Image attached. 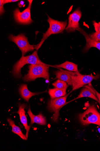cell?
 Segmentation results:
<instances>
[{
	"mask_svg": "<svg viewBox=\"0 0 100 151\" xmlns=\"http://www.w3.org/2000/svg\"><path fill=\"white\" fill-rule=\"evenodd\" d=\"M27 64L47 65L41 61L38 57L37 51H35L30 55L22 56L14 65L12 71L14 77L16 78H21L22 76L21 68Z\"/></svg>",
	"mask_w": 100,
	"mask_h": 151,
	"instance_id": "cell-1",
	"label": "cell"
},
{
	"mask_svg": "<svg viewBox=\"0 0 100 151\" xmlns=\"http://www.w3.org/2000/svg\"><path fill=\"white\" fill-rule=\"evenodd\" d=\"M27 74L23 77L25 82L34 81L38 78H42L49 81V67L47 65L31 64L29 67Z\"/></svg>",
	"mask_w": 100,
	"mask_h": 151,
	"instance_id": "cell-2",
	"label": "cell"
},
{
	"mask_svg": "<svg viewBox=\"0 0 100 151\" xmlns=\"http://www.w3.org/2000/svg\"><path fill=\"white\" fill-rule=\"evenodd\" d=\"M79 120L83 125L94 124L100 127V114L93 105L90 106L83 113L79 115Z\"/></svg>",
	"mask_w": 100,
	"mask_h": 151,
	"instance_id": "cell-3",
	"label": "cell"
},
{
	"mask_svg": "<svg viewBox=\"0 0 100 151\" xmlns=\"http://www.w3.org/2000/svg\"><path fill=\"white\" fill-rule=\"evenodd\" d=\"M48 22L49 24L50 27L47 31L43 33V37L41 42L38 47L40 48L45 40L52 35L56 34L62 33L66 28L67 21H60L52 19L48 15Z\"/></svg>",
	"mask_w": 100,
	"mask_h": 151,
	"instance_id": "cell-4",
	"label": "cell"
},
{
	"mask_svg": "<svg viewBox=\"0 0 100 151\" xmlns=\"http://www.w3.org/2000/svg\"><path fill=\"white\" fill-rule=\"evenodd\" d=\"M70 73L72 79V91L90 83L93 80H97L100 77L98 74L94 76L92 75H82L79 71L76 72H70Z\"/></svg>",
	"mask_w": 100,
	"mask_h": 151,
	"instance_id": "cell-5",
	"label": "cell"
},
{
	"mask_svg": "<svg viewBox=\"0 0 100 151\" xmlns=\"http://www.w3.org/2000/svg\"><path fill=\"white\" fill-rule=\"evenodd\" d=\"M9 39L15 43L22 52V56H24L28 52L34 50L35 47L38 48V45H31L28 42V39L24 35L20 34L17 36L11 35Z\"/></svg>",
	"mask_w": 100,
	"mask_h": 151,
	"instance_id": "cell-6",
	"label": "cell"
},
{
	"mask_svg": "<svg viewBox=\"0 0 100 151\" xmlns=\"http://www.w3.org/2000/svg\"><path fill=\"white\" fill-rule=\"evenodd\" d=\"M33 1H28L29 4L28 7L23 11L21 12L18 8L16 9L13 12L14 18L18 23L25 25L32 23L33 21L31 19V8Z\"/></svg>",
	"mask_w": 100,
	"mask_h": 151,
	"instance_id": "cell-7",
	"label": "cell"
},
{
	"mask_svg": "<svg viewBox=\"0 0 100 151\" xmlns=\"http://www.w3.org/2000/svg\"><path fill=\"white\" fill-rule=\"evenodd\" d=\"M68 94L65 96L51 99L48 103V111L54 113L52 119L55 122L57 121L59 116L60 109L66 104V100Z\"/></svg>",
	"mask_w": 100,
	"mask_h": 151,
	"instance_id": "cell-8",
	"label": "cell"
},
{
	"mask_svg": "<svg viewBox=\"0 0 100 151\" xmlns=\"http://www.w3.org/2000/svg\"><path fill=\"white\" fill-rule=\"evenodd\" d=\"M82 15V12L79 8L69 15L68 24L65 29L68 32H74L79 28V22Z\"/></svg>",
	"mask_w": 100,
	"mask_h": 151,
	"instance_id": "cell-9",
	"label": "cell"
},
{
	"mask_svg": "<svg viewBox=\"0 0 100 151\" xmlns=\"http://www.w3.org/2000/svg\"><path fill=\"white\" fill-rule=\"evenodd\" d=\"M77 30L84 36L86 40V44L83 49L84 52H87L91 47H95L100 51V42L91 40L87 34L80 27Z\"/></svg>",
	"mask_w": 100,
	"mask_h": 151,
	"instance_id": "cell-10",
	"label": "cell"
},
{
	"mask_svg": "<svg viewBox=\"0 0 100 151\" xmlns=\"http://www.w3.org/2000/svg\"><path fill=\"white\" fill-rule=\"evenodd\" d=\"M26 107V105L25 104H19L18 111L16 113L19 115L21 122L26 130V135L28 138V132L31 127L28 125L27 119L25 111V109Z\"/></svg>",
	"mask_w": 100,
	"mask_h": 151,
	"instance_id": "cell-11",
	"label": "cell"
},
{
	"mask_svg": "<svg viewBox=\"0 0 100 151\" xmlns=\"http://www.w3.org/2000/svg\"><path fill=\"white\" fill-rule=\"evenodd\" d=\"M60 70L55 72L54 74L56 76L55 78L63 81L69 86H72V79L70 71L64 70L61 69Z\"/></svg>",
	"mask_w": 100,
	"mask_h": 151,
	"instance_id": "cell-12",
	"label": "cell"
},
{
	"mask_svg": "<svg viewBox=\"0 0 100 151\" xmlns=\"http://www.w3.org/2000/svg\"><path fill=\"white\" fill-rule=\"evenodd\" d=\"M19 93L21 97L26 101L28 102L30 99L33 96L40 94V93H34L28 90L26 84L21 85L19 89Z\"/></svg>",
	"mask_w": 100,
	"mask_h": 151,
	"instance_id": "cell-13",
	"label": "cell"
},
{
	"mask_svg": "<svg viewBox=\"0 0 100 151\" xmlns=\"http://www.w3.org/2000/svg\"><path fill=\"white\" fill-rule=\"evenodd\" d=\"M28 113L31 119V124L35 123L41 125H45L46 124V119L42 114L40 113L38 115H35L32 112L30 108L28 109Z\"/></svg>",
	"mask_w": 100,
	"mask_h": 151,
	"instance_id": "cell-14",
	"label": "cell"
},
{
	"mask_svg": "<svg viewBox=\"0 0 100 151\" xmlns=\"http://www.w3.org/2000/svg\"><path fill=\"white\" fill-rule=\"evenodd\" d=\"M55 67L64 68L71 72H78V65L72 62L66 61L63 63L57 65L52 66Z\"/></svg>",
	"mask_w": 100,
	"mask_h": 151,
	"instance_id": "cell-15",
	"label": "cell"
},
{
	"mask_svg": "<svg viewBox=\"0 0 100 151\" xmlns=\"http://www.w3.org/2000/svg\"><path fill=\"white\" fill-rule=\"evenodd\" d=\"M67 89H59L56 88L50 89L48 93L51 99L65 96L67 94Z\"/></svg>",
	"mask_w": 100,
	"mask_h": 151,
	"instance_id": "cell-16",
	"label": "cell"
},
{
	"mask_svg": "<svg viewBox=\"0 0 100 151\" xmlns=\"http://www.w3.org/2000/svg\"><path fill=\"white\" fill-rule=\"evenodd\" d=\"M84 97L92 99L98 102V100L97 97L89 88L87 87H84L82 89L78 96L74 100Z\"/></svg>",
	"mask_w": 100,
	"mask_h": 151,
	"instance_id": "cell-17",
	"label": "cell"
},
{
	"mask_svg": "<svg viewBox=\"0 0 100 151\" xmlns=\"http://www.w3.org/2000/svg\"><path fill=\"white\" fill-rule=\"evenodd\" d=\"M7 121L9 126L12 127V132L18 135L23 140H27V138L26 135L23 134L20 128L15 124V122L13 120L9 118L7 119Z\"/></svg>",
	"mask_w": 100,
	"mask_h": 151,
	"instance_id": "cell-18",
	"label": "cell"
},
{
	"mask_svg": "<svg viewBox=\"0 0 100 151\" xmlns=\"http://www.w3.org/2000/svg\"><path fill=\"white\" fill-rule=\"evenodd\" d=\"M52 85L55 88L59 89H67L69 86L66 82L59 79L56 80Z\"/></svg>",
	"mask_w": 100,
	"mask_h": 151,
	"instance_id": "cell-19",
	"label": "cell"
},
{
	"mask_svg": "<svg viewBox=\"0 0 100 151\" xmlns=\"http://www.w3.org/2000/svg\"><path fill=\"white\" fill-rule=\"evenodd\" d=\"M89 36L91 40L97 42H100V32H96L90 34Z\"/></svg>",
	"mask_w": 100,
	"mask_h": 151,
	"instance_id": "cell-20",
	"label": "cell"
},
{
	"mask_svg": "<svg viewBox=\"0 0 100 151\" xmlns=\"http://www.w3.org/2000/svg\"><path fill=\"white\" fill-rule=\"evenodd\" d=\"M93 24L96 32H100V22L97 23L95 21H94Z\"/></svg>",
	"mask_w": 100,
	"mask_h": 151,
	"instance_id": "cell-21",
	"label": "cell"
},
{
	"mask_svg": "<svg viewBox=\"0 0 100 151\" xmlns=\"http://www.w3.org/2000/svg\"><path fill=\"white\" fill-rule=\"evenodd\" d=\"M4 4L3 3V0L0 1V13L1 15H2L5 12V10L4 8Z\"/></svg>",
	"mask_w": 100,
	"mask_h": 151,
	"instance_id": "cell-22",
	"label": "cell"
},
{
	"mask_svg": "<svg viewBox=\"0 0 100 151\" xmlns=\"http://www.w3.org/2000/svg\"><path fill=\"white\" fill-rule=\"evenodd\" d=\"M18 1V0H3V3L4 4Z\"/></svg>",
	"mask_w": 100,
	"mask_h": 151,
	"instance_id": "cell-23",
	"label": "cell"
},
{
	"mask_svg": "<svg viewBox=\"0 0 100 151\" xmlns=\"http://www.w3.org/2000/svg\"><path fill=\"white\" fill-rule=\"evenodd\" d=\"M92 88L93 89L95 93L96 94V95L98 100V102L100 106V93L98 92L97 91H96V90L94 89L93 88Z\"/></svg>",
	"mask_w": 100,
	"mask_h": 151,
	"instance_id": "cell-24",
	"label": "cell"
},
{
	"mask_svg": "<svg viewBox=\"0 0 100 151\" xmlns=\"http://www.w3.org/2000/svg\"><path fill=\"white\" fill-rule=\"evenodd\" d=\"M24 4V2L21 1L18 4V5L20 7H21Z\"/></svg>",
	"mask_w": 100,
	"mask_h": 151,
	"instance_id": "cell-25",
	"label": "cell"
}]
</instances>
